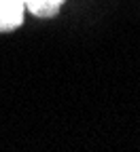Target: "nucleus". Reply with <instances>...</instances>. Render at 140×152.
I'll use <instances>...</instances> for the list:
<instances>
[{"label": "nucleus", "mask_w": 140, "mask_h": 152, "mask_svg": "<svg viewBox=\"0 0 140 152\" xmlns=\"http://www.w3.org/2000/svg\"><path fill=\"white\" fill-rule=\"evenodd\" d=\"M24 0H0V32H11L24 23Z\"/></svg>", "instance_id": "nucleus-1"}, {"label": "nucleus", "mask_w": 140, "mask_h": 152, "mask_svg": "<svg viewBox=\"0 0 140 152\" xmlns=\"http://www.w3.org/2000/svg\"><path fill=\"white\" fill-rule=\"evenodd\" d=\"M26 9L36 15V17H43V19H49V17H55L62 9L64 0H24Z\"/></svg>", "instance_id": "nucleus-2"}]
</instances>
